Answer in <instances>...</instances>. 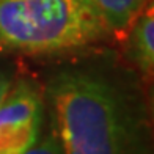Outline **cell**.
I'll use <instances>...</instances> for the list:
<instances>
[{
	"label": "cell",
	"mask_w": 154,
	"mask_h": 154,
	"mask_svg": "<svg viewBox=\"0 0 154 154\" xmlns=\"http://www.w3.org/2000/svg\"><path fill=\"white\" fill-rule=\"evenodd\" d=\"M43 96L65 154H152L145 96L135 77L112 61L60 66Z\"/></svg>",
	"instance_id": "6da1fadb"
},
{
	"label": "cell",
	"mask_w": 154,
	"mask_h": 154,
	"mask_svg": "<svg viewBox=\"0 0 154 154\" xmlns=\"http://www.w3.org/2000/svg\"><path fill=\"white\" fill-rule=\"evenodd\" d=\"M109 39L90 0H0V51L61 55Z\"/></svg>",
	"instance_id": "7a4b0ae2"
},
{
	"label": "cell",
	"mask_w": 154,
	"mask_h": 154,
	"mask_svg": "<svg viewBox=\"0 0 154 154\" xmlns=\"http://www.w3.org/2000/svg\"><path fill=\"white\" fill-rule=\"evenodd\" d=\"M43 91L17 79L0 102V154H22L36 140L44 118Z\"/></svg>",
	"instance_id": "3957f363"
},
{
	"label": "cell",
	"mask_w": 154,
	"mask_h": 154,
	"mask_svg": "<svg viewBox=\"0 0 154 154\" xmlns=\"http://www.w3.org/2000/svg\"><path fill=\"white\" fill-rule=\"evenodd\" d=\"M131 58L142 72L145 82H151L154 69V10L152 0L140 11V14L134 20L128 38L124 41Z\"/></svg>",
	"instance_id": "277c9868"
},
{
	"label": "cell",
	"mask_w": 154,
	"mask_h": 154,
	"mask_svg": "<svg viewBox=\"0 0 154 154\" xmlns=\"http://www.w3.org/2000/svg\"><path fill=\"white\" fill-rule=\"evenodd\" d=\"M110 39L124 46L134 20L149 0H90Z\"/></svg>",
	"instance_id": "5b68a950"
},
{
	"label": "cell",
	"mask_w": 154,
	"mask_h": 154,
	"mask_svg": "<svg viewBox=\"0 0 154 154\" xmlns=\"http://www.w3.org/2000/svg\"><path fill=\"white\" fill-rule=\"evenodd\" d=\"M46 113H47V118L44 115L36 140L22 154H65L63 152V146L60 142V135H58L57 126H55L54 116L47 109H46Z\"/></svg>",
	"instance_id": "8992f818"
},
{
	"label": "cell",
	"mask_w": 154,
	"mask_h": 154,
	"mask_svg": "<svg viewBox=\"0 0 154 154\" xmlns=\"http://www.w3.org/2000/svg\"><path fill=\"white\" fill-rule=\"evenodd\" d=\"M11 85H13L11 77L8 74L0 72V102H2V99L6 96V93H8V90L11 88Z\"/></svg>",
	"instance_id": "52a82bcc"
}]
</instances>
